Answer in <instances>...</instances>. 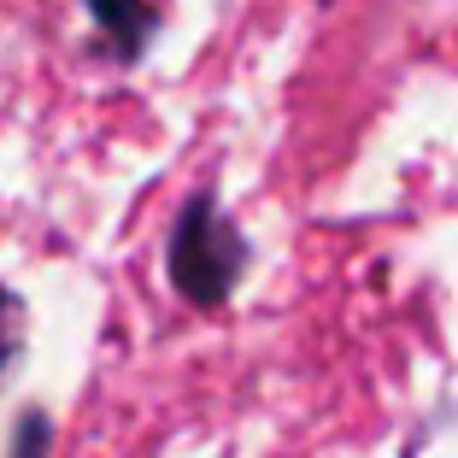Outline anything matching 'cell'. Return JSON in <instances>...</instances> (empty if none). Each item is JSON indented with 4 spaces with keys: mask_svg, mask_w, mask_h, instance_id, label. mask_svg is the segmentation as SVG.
I'll list each match as a JSON object with an SVG mask.
<instances>
[{
    "mask_svg": "<svg viewBox=\"0 0 458 458\" xmlns=\"http://www.w3.org/2000/svg\"><path fill=\"white\" fill-rule=\"evenodd\" d=\"M18 335H24V306L13 288H0V370L18 359Z\"/></svg>",
    "mask_w": 458,
    "mask_h": 458,
    "instance_id": "3957f363",
    "label": "cell"
},
{
    "mask_svg": "<svg viewBox=\"0 0 458 458\" xmlns=\"http://www.w3.org/2000/svg\"><path fill=\"white\" fill-rule=\"evenodd\" d=\"M89 13H95L106 47L123 59V65H130V59H141V47H148V36H153L148 0H89Z\"/></svg>",
    "mask_w": 458,
    "mask_h": 458,
    "instance_id": "7a4b0ae2",
    "label": "cell"
},
{
    "mask_svg": "<svg viewBox=\"0 0 458 458\" xmlns=\"http://www.w3.org/2000/svg\"><path fill=\"white\" fill-rule=\"evenodd\" d=\"M247 265L242 229L217 212L212 194H189L182 217L171 229V283L182 288V300L194 306H224V294L235 288Z\"/></svg>",
    "mask_w": 458,
    "mask_h": 458,
    "instance_id": "6da1fadb",
    "label": "cell"
}]
</instances>
